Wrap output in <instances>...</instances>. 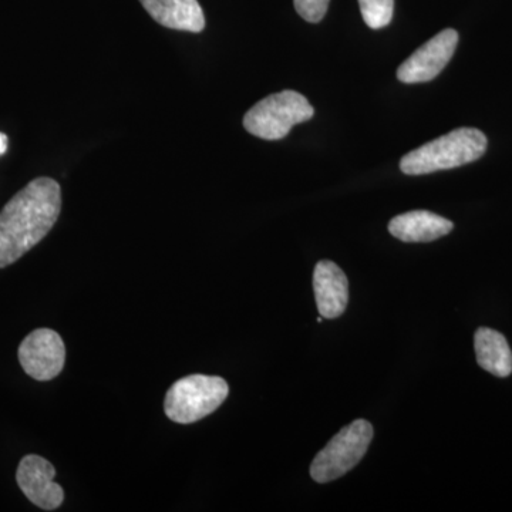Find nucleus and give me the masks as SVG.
<instances>
[{
  "label": "nucleus",
  "instance_id": "f257e3e1",
  "mask_svg": "<svg viewBox=\"0 0 512 512\" xmlns=\"http://www.w3.org/2000/svg\"><path fill=\"white\" fill-rule=\"evenodd\" d=\"M62 190L53 178L26 185L0 211V268L15 264L55 227Z\"/></svg>",
  "mask_w": 512,
  "mask_h": 512
},
{
  "label": "nucleus",
  "instance_id": "f03ea898",
  "mask_svg": "<svg viewBox=\"0 0 512 512\" xmlns=\"http://www.w3.org/2000/svg\"><path fill=\"white\" fill-rule=\"evenodd\" d=\"M487 137L477 128L463 127L436 138L417 150L410 151L400 161L406 175H424L474 163L487 150Z\"/></svg>",
  "mask_w": 512,
  "mask_h": 512
},
{
  "label": "nucleus",
  "instance_id": "7ed1b4c3",
  "mask_svg": "<svg viewBox=\"0 0 512 512\" xmlns=\"http://www.w3.org/2000/svg\"><path fill=\"white\" fill-rule=\"evenodd\" d=\"M315 110L305 96L284 90L258 101L245 114L244 127L252 136L276 141L288 136L296 124L312 119Z\"/></svg>",
  "mask_w": 512,
  "mask_h": 512
},
{
  "label": "nucleus",
  "instance_id": "20e7f679",
  "mask_svg": "<svg viewBox=\"0 0 512 512\" xmlns=\"http://www.w3.org/2000/svg\"><path fill=\"white\" fill-rule=\"evenodd\" d=\"M228 394V383L222 377L187 376L168 390L164 402L165 414L175 423H195L214 413Z\"/></svg>",
  "mask_w": 512,
  "mask_h": 512
},
{
  "label": "nucleus",
  "instance_id": "39448f33",
  "mask_svg": "<svg viewBox=\"0 0 512 512\" xmlns=\"http://www.w3.org/2000/svg\"><path fill=\"white\" fill-rule=\"evenodd\" d=\"M373 439V427L367 420H356L339 431L320 450L311 466L316 483L325 484L345 476L362 461Z\"/></svg>",
  "mask_w": 512,
  "mask_h": 512
},
{
  "label": "nucleus",
  "instance_id": "423d86ee",
  "mask_svg": "<svg viewBox=\"0 0 512 512\" xmlns=\"http://www.w3.org/2000/svg\"><path fill=\"white\" fill-rule=\"evenodd\" d=\"M19 362L26 375L47 382L62 373L66 346L55 330L36 329L20 343Z\"/></svg>",
  "mask_w": 512,
  "mask_h": 512
},
{
  "label": "nucleus",
  "instance_id": "0eeeda50",
  "mask_svg": "<svg viewBox=\"0 0 512 512\" xmlns=\"http://www.w3.org/2000/svg\"><path fill=\"white\" fill-rule=\"evenodd\" d=\"M458 45V33L446 29L424 43L397 69V79L402 83H427L436 79L450 62Z\"/></svg>",
  "mask_w": 512,
  "mask_h": 512
},
{
  "label": "nucleus",
  "instance_id": "6e6552de",
  "mask_svg": "<svg viewBox=\"0 0 512 512\" xmlns=\"http://www.w3.org/2000/svg\"><path fill=\"white\" fill-rule=\"evenodd\" d=\"M56 470L39 456H26L20 461L16 480L30 503L45 511L57 510L64 500V491L55 483Z\"/></svg>",
  "mask_w": 512,
  "mask_h": 512
},
{
  "label": "nucleus",
  "instance_id": "1a4fd4ad",
  "mask_svg": "<svg viewBox=\"0 0 512 512\" xmlns=\"http://www.w3.org/2000/svg\"><path fill=\"white\" fill-rule=\"evenodd\" d=\"M313 292L323 319L342 316L349 302V281L335 262L320 261L313 272Z\"/></svg>",
  "mask_w": 512,
  "mask_h": 512
},
{
  "label": "nucleus",
  "instance_id": "9d476101",
  "mask_svg": "<svg viewBox=\"0 0 512 512\" xmlns=\"http://www.w3.org/2000/svg\"><path fill=\"white\" fill-rule=\"evenodd\" d=\"M158 25L180 32L200 33L205 16L198 0H140Z\"/></svg>",
  "mask_w": 512,
  "mask_h": 512
},
{
  "label": "nucleus",
  "instance_id": "9b49d317",
  "mask_svg": "<svg viewBox=\"0 0 512 512\" xmlns=\"http://www.w3.org/2000/svg\"><path fill=\"white\" fill-rule=\"evenodd\" d=\"M453 222L430 211H410L397 215L389 224V232L403 242H431L453 231Z\"/></svg>",
  "mask_w": 512,
  "mask_h": 512
},
{
  "label": "nucleus",
  "instance_id": "f8f14e48",
  "mask_svg": "<svg viewBox=\"0 0 512 512\" xmlns=\"http://www.w3.org/2000/svg\"><path fill=\"white\" fill-rule=\"evenodd\" d=\"M478 365L497 377L512 373V352L507 339L497 330L480 328L474 338Z\"/></svg>",
  "mask_w": 512,
  "mask_h": 512
},
{
  "label": "nucleus",
  "instance_id": "ddd939ff",
  "mask_svg": "<svg viewBox=\"0 0 512 512\" xmlns=\"http://www.w3.org/2000/svg\"><path fill=\"white\" fill-rule=\"evenodd\" d=\"M359 6L370 29H383L392 22L394 0H359Z\"/></svg>",
  "mask_w": 512,
  "mask_h": 512
},
{
  "label": "nucleus",
  "instance_id": "4468645a",
  "mask_svg": "<svg viewBox=\"0 0 512 512\" xmlns=\"http://www.w3.org/2000/svg\"><path fill=\"white\" fill-rule=\"evenodd\" d=\"M330 0H293L296 12L309 23H319L328 12Z\"/></svg>",
  "mask_w": 512,
  "mask_h": 512
},
{
  "label": "nucleus",
  "instance_id": "2eb2a0df",
  "mask_svg": "<svg viewBox=\"0 0 512 512\" xmlns=\"http://www.w3.org/2000/svg\"><path fill=\"white\" fill-rule=\"evenodd\" d=\"M9 146V138L6 136V134L0 133V156H3V154L8 151Z\"/></svg>",
  "mask_w": 512,
  "mask_h": 512
}]
</instances>
